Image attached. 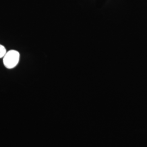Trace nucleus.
Masks as SVG:
<instances>
[{"label": "nucleus", "instance_id": "obj_1", "mask_svg": "<svg viewBox=\"0 0 147 147\" xmlns=\"http://www.w3.org/2000/svg\"><path fill=\"white\" fill-rule=\"evenodd\" d=\"M20 53L16 50H10L3 57V64L8 69L14 68L18 64Z\"/></svg>", "mask_w": 147, "mask_h": 147}, {"label": "nucleus", "instance_id": "obj_2", "mask_svg": "<svg viewBox=\"0 0 147 147\" xmlns=\"http://www.w3.org/2000/svg\"><path fill=\"white\" fill-rule=\"evenodd\" d=\"M6 49L4 46L0 44V58H2L5 56L6 53Z\"/></svg>", "mask_w": 147, "mask_h": 147}]
</instances>
